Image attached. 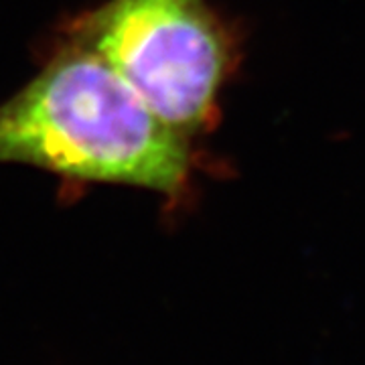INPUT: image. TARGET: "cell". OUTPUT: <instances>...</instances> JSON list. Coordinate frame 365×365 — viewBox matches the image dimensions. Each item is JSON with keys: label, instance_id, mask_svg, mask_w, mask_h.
Listing matches in <instances>:
<instances>
[{"label": "cell", "instance_id": "cell-1", "mask_svg": "<svg viewBox=\"0 0 365 365\" xmlns=\"http://www.w3.org/2000/svg\"><path fill=\"white\" fill-rule=\"evenodd\" d=\"M177 197L191 138L158 120L100 55L71 41L0 104V165Z\"/></svg>", "mask_w": 365, "mask_h": 365}, {"label": "cell", "instance_id": "cell-2", "mask_svg": "<svg viewBox=\"0 0 365 365\" xmlns=\"http://www.w3.org/2000/svg\"><path fill=\"white\" fill-rule=\"evenodd\" d=\"M71 41L187 138L207 124L230 67L225 33L205 0H106L79 19Z\"/></svg>", "mask_w": 365, "mask_h": 365}]
</instances>
